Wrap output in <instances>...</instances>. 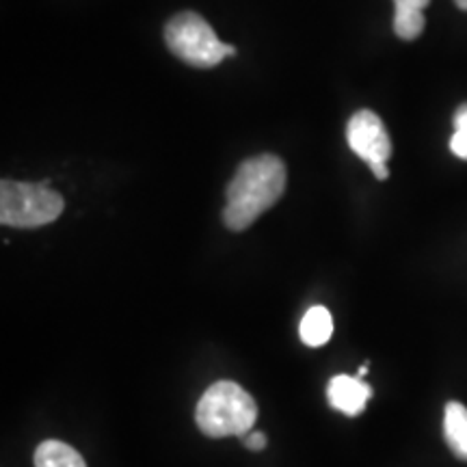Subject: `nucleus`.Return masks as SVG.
<instances>
[{"label": "nucleus", "mask_w": 467, "mask_h": 467, "mask_svg": "<svg viewBox=\"0 0 467 467\" xmlns=\"http://www.w3.org/2000/svg\"><path fill=\"white\" fill-rule=\"evenodd\" d=\"M285 175L284 161L275 154H260L244 161L227 184L223 223L227 230L243 232L273 208L284 195Z\"/></svg>", "instance_id": "obj_1"}, {"label": "nucleus", "mask_w": 467, "mask_h": 467, "mask_svg": "<svg viewBox=\"0 0 467 467\" xmlns=\"http://www.w3.org/2000/svg\"><path fill=\"white\" fill-rule=\"evenodd\" d=\"M366 372H368V366H361V368H359V372H358V377L364 379V377H366Z\"/></svg>", "instance_id": "obj_15"}, {"label": "nucleus", "mask_w": 467, "mask_h": 467, "mask_svg": "<svg viewBox=\"0 0 467 467\" xmlns=\"http://www.w3.org/2000/svg\"><path fill=\"white\" fill-rule=\"evenodd\" d=\"M431 0H394V11H424Z\"/></svg>", "instance_id": "obj_12"}, {"label": "nucleus", "mask_w": 467, "mask_h": 467, "mask_svg": "<svg viewBox=\"0 0 467 467\" xmlns=\"http://www.w3.org/2000/svg\"><path fill=\"white\" fill-rule=\"evenodd\" d=\"M243 440H244V446L254 452H260L266 448V435L260 433V431H251V433L244 435Z\"/></svg>", "instance_id": "obj_11"}, {"label": "nucleus", "mask_w": 467, "mask_h": 467, "mask_svg": "<svg viewBox=\"0 0 467 467\" xmlns=\"http://www.w3.org/2000/svg\"><path fill=\"white\" fill-rule=\"evenodd\" d=\"M370 171L377 180H388L389 171H388V162H377V165H370Z\"/></svg>", "instance_id": "obj_13"}, {"label": "nucleus", "mask_w": 467, "mask_h": 467, "mask_svg": "<svg viewBox=\"0 0 467 467\" xmlns=\"http://www.w3.org/2000/svg\"><path fill=\"white\" fill-rule=\"evenodd\" d=\"M370 399L372 388L361 377L337 375L331 379L329 388H327V400H329V405L348 418L359 416Z\"/></svg>", "instance_id": "obj_6"}, {"label": "nucleus", "mask_w": 467, "mask_h": 467, "mask_svg": "<svg viewBox=\"0 0 467 467\" xmlns=\"http://www.w3.org/2000/svg\"><path fill=\"white\" fill-rule=\"evenodd\" d=\"M443 437L454 457L467 461V407L461 402H448L443 411Z\"/></svg>", "instance_id": "obj_7"}, {"label": "nucleus", "mask_w": 467, "mask_h": 467, "mask_svg": "<svg viewBox=\"0 0 467 467\" xmlns=\"http://www.w3.org/2000/svg\"><path fill=\"white\" fill-rule=\"evenodd\" d=\"M348 148L368 162V167L377 162H388L392 156V139L385 130L381 117L372 110H358L348 119L347 126Z\"/></svg>", "instance_id": "obj_5"}, {"label": "nucleus", "mask_w": 467, "mask_h": 467, "mask_svg": "<svg viewBox=\"0 0 467 467\" xmlns=\"http://www.w3.org/2000/svg\"><path fill=\"white\" fill-rule=\"evenodd\" d=\"M454 3H457V7H459V9L467 11V0H454Z\"/></svg>", "instance_id": "obj_14"}, {"label": "nucleus", "mask_w": 467, "mask_h": 467, "mask_svg": "<svg viewBox=\"0 0 467 467\" xmlns=\"http://www.w3.org/2000/svg\"><path fill=\"white\" fill-rule=\"evenodd\" d=\"M451 150L461 161H467V104H461L454 113V134L451 139Z\"/></svg>", "instance_id": "obj_10"}, {"label": "nucleus", "mask_w": 467, "mask_h": 467, "mask_svg": "<svg viewBox=\"0 0 467 467\" xmlns=\"http://www.w3.org/2000/svg\"><path fill=\"white\" fill-rule=\"evenodd\" d=\"M165 42L175 57L192 67H217L225 57H236V48L221 42L213 26L192 11H184L169 20Z\"/></svg>", "instance_id": "obj_4"}, {"label": "nucleus", "mask_w": 467, "mask_h": 467, "mask_svg": "<svg viewBox=\"0 0 467 467\" xmlns=\"http://www.w3.org/2000/svg\"><path fill=\"white\" fill-rule=\"evenodd\" d=\"M258 405L247 389L234 381H217L203 392L195 409V422L203 435L244 437L254 431Z\"/></svg>", "instance_id": "obj_2"}, {"label": "nucleus", "mask_w": 467, "mask_h": 467, "mask_svg": "<svg viewBox=\"0 0 467 467\" xmlns=\"http://www.w3.org/2000/svg\"><path fill=\"white\" fill-rule=\"evenodd\" d=\"M35 467H87V463L69 443L48 440L35 451Z\"/></svg>", "instance_id": "obj_9"}, {"label": "nucleus", "mask_w": 467, "mask_h": 467, "mask_svg": "<svg viewBox=\"0 0 467 467\" xmlns=\"http://www.w3.org/2000/svg\"><path fill=\"white\" fill-rule=\"evenodd\" d=\"M63 197L48 182L28 184L3 180L0 184V223L20 230L48 225L61 217Z\"/></svg>", "instance_id": "obj_3"}, {"label": "nucleus", "mask_w": 467, "mask_h": 467, "mask_svg": "<svg viewBox=\"0 0 467 467\" xmlns=\"http://www.w3.org/2000/svg\"><path fill=\"white\" fill-rule=\"evenodd\" d=\"M299 336L303 344L312 348L329 342L331 336H334V318H331L329 309L323 306L309 307L299 325Z\"/></svg>", "instance_id": "obj_8"}]
</instances>
